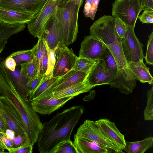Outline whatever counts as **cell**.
I'll return each mask as SVG.
<instances>
[{
  "label": "cell",
  "mask_w": 153,
  "mask_h": 153,
  "mask_svg": "<svg viewBox=\"0 0 153 153\" xmlns=\"http://www.w3.org/2000/svg\"><path fill=\"white\" fill-rule=\"evenodd\" d=\"M81 105L57 113L51 120L43 123L37 141L39 152L52 153L60 142L70 140L72 131L84 113Z\"/></svg>",
  "instance_id": "1"
},
{
  "label": "cell",
  "mask_w": 153,
  "mask_h": 153,
  "mask_svg": "<svg viewBox=\"0 0 153 153\" xmlns=\"http://www.w3.org/2000/svg\"><path fill=\"white\" fill-rule=\"evenodd\" d=\"M0 96L8 98L13 103L22 119L29 142L32 144L36 143L43 124L37 113L33 108L31 102L29 99H23L13 84L0 89Z\"/></svg>",
  "instance_id": "2"
},
{
  "label": "cell",
  "mask_w": 153,
  "mask_h": 153,
  "mask_svg": "<svg viewBox=\"0 0 153 153\" xmlns=\"http://www.w3.org/2000/svg\"><path fill=\"white\" fill-rule=\"evenodd\" d=\"M84 0H66L57 7L55 14L62 30L66 46L75 41L78 31L79 10Z\"/></svg>",
  "instance_id": "3"
},
{
  "label": "cell",
  "mask_w": 153,
  "mask_h": 153,
  "mask_svg": "<svg viewBox=\"0 0 153 153\" xmlns=\"http://www.w3.org/2000/svg\"><path fill=\"white\" fill-rule=\"evenodd\" d=\"M142 11L140 0H115L112 4L111 16L119 19L127 27L134 30Z\"/></svg>",
  "instance_id": "4"
},
{
  "label": "cell",
  "mask_w": 153,
  "mask_h": 153,
  "mask_svg": "<svg viewBox=\"0 0 153 153\" xmlns=\"http://www.w3.org/2000/svg\"><path fill=\"white\" fill-rule=\"evenodd\" d=\"M90 34L108 47L120 39L115 27V18L104 15L95 21L90 27Z\"/></svg>",
  "instance_id": "5"
},
{
  "label": "cell",
  "mask_w": 153,
  "mask_h": 153,
  "mask_svg": "<svg viewBox=\"0 0 153 153\" xmlns=\"http://www.w3.org/2000/svg\"><path fill=\"white\" fill-rule=\"evenodd\" d=\"M0 114L9 130L15 136L27 135L22 117L12 102L7 98L0 96Z\"/></svg>",
  "instance_id": "6"
},
{
  "label": "cell",
  "mask_w": 153,
  "mask_h": 153,
  "mask_svg": "<svg viewBox=\"0 0 153 153\" xmlns=\"http://www.w3.org/2000/svg\"><path fill=\"white\" fill-rule=\"evenodd\" d=\"M66 0H45L41 10L26 23L29 33L35 37L41 38L47 20L54 13L58 6Z\"/></svg>",
  "instance_id": "7"
},
{
  "label": "cell",
  "mask_w": 153,
  "mask_h": 153,
  "mask_svg": "<svg viewBox=\"0 0 153 153\" xmlns=\"http://www.w3.org/2000/svg\"><path fill=\"white\" fill-rule=\"evenodd\" d=\"M121 42L128 62L143 60L144 56L143 50V45L135 35L134 30L127 26L126 33L124 38L121 39Z\"/></svg>",
  "instance_id": "8"
},
{
  "label": "cell",
  "mask_w": 153,
  "mask_h": 153,
  "mask_svg": "<svg viewBox=\"0 0 153 153\" xmlns=\"http://www.w3.org/2000/svg\"><path fill=\"white\" fill-rule=\"evenodd\" d=\"M77 135L94 141L116 153L120 152L105 137L94 121L86 120L77 129Z\"/></svg>",
  "instance_id": "9"
},
{
  "label": "cell",
  "mask_w": 153,
  "mask_h": 153,
  "mask_svg": "<svg viewBox=\"0 0 153 153\" xmlns=\"http://www.w3.org/2000/svg\"><path fill=\"white\" fill-rule=\"evenodd\" d=\"M77 57L71 48L64 44L60 45L56 51V62L52 77H60L72 69Z\"/></svg>",
  "instance_id": "10"
},
{
  "label": "cell",
  "mask_w": 153,
  "mask_h": 153,
  "mask_svg": "<svg viewBox=\"0 0 153 153\" xmlns=\"http://www.w3.org/2000/svg\"><path fill=\"white\" fill-rule=\"evenodd\" d=\"M89 73L72 69L60 77L35 100L48 97L53 92L59 91L77 83L83 82L86 80Z\"/></svg>",
  "instance_id": "11"
},
{
  "label": "cell",
  "mask_w": 153,
  "mask_h": 153,
  "mask_svg": "<svg viewBox=\"0 0 153 153\" xmlns=\"http://www.w3.org/2000/svg\"><path fill=\"white\" fill-rule=\"evenodd\" d=\"M55 13L45 22L41 37L46 42L51 49H53L64 44L62 26L56 17Z\"/></svg>",
  "instance_id": "12"
},
{
  "label": "cell",
  "mask_w": 153,
  "mask_h": 153,
  "mask_svg": "<svg viewBox=\"0 0 153 153\" xmlns=\"http://www.w3.org/2000/svg\"><path fill=\"white\" fill-rule=\"evenodd\" d=\"M107 46L92 35L85 36L81 44L79 57L95 61L102 59Z\"/></svg>",
  "instance_id": "13"
},
{
  "label": "cell",
  "mask_w": 153,
  "mask_h": 153,
  "mask_svg": "<svg viewBox=\"0 0 153 153\" xmlns=\"http://www.w3.org/2000/svg\"><path fill=\"white\" fill-rule=\"evenodd\" d=\"M117 70L109 69L106 66L102 59L96 61L90 72L86 80L91 85H108L114 78Z\"/></svg>",
  "instance_id": "14"
},
{
  "label": "cell",
  "mask_w": 153,
  "mask_h": 153,
  "mask_svg": "<svg viewBox=\"0 0 153 153\" xmlns=\"http://www.w3.org/2000/svg\"><path fill=\"white\" fill-rule=\"evenodd\" d=\"M105 137L120 152L126 145L125 136L118 130L115 123L106 119H100L95 121Z\"/></svg>",
  "instance_id": "15"
},
{
  "label": "cell",
  "mask_w": 153,
  "mask_h": 153,
  "mask_svg": "<svg viewBox=\"0 0 153 153\" xmlns=\"http://www.w3.org/2000/svg\"><path fill=\"white\" fill-rule=\"evenodd\" d=\"M45 0H0V7L16 11L36 15Z\"/></svg>",
  "instance_id": "16"
},
{
  "label": "cell",
  "mask_w": 153,
  "mask_h": 153,
  "mask_svg": "<svg viewBox=\"0 0 153 153\" xmlns=\"http://www.w3.org/2000/svg\"><path fill=\"white\" fill-rule=\"evenodd\" d=\"M73 98V97L61 98L47 97L35 100L31 102V104L34 110L37 113L43 115H50Z\"/></svg>",
  "instance_id": "17"
},
{
  "label": "cell",
  "mask_w": 153,
  "mask_h": 153,
  "mask_svg": "<svg viewBox=\"0 0 153 153\" xmlns=\"http://www.w3.org/2000/svg\"><path fill=\"white\" fill-rule=\"evenodd\" d=\"M108 85L111 88H118L121 93L129 94L136 87V82L128 66L117 70L115 77Z\"/></svg>",
  "instance_id": "18"
},
{
  "label": "cell",
  "mask_w": 153,
  "mask_h": 153,
  "mask_svg": "<svg viewBox=\"0 0 153 153\" xmlns=\"http://www.w3.org/2000/svg\"><path fill=\"white\" fill-rule=\"evenodd\" d=\"M74 143L79 153H108L110 149H107L94 142L80 137L76 134L74 136Z\"/></svg>",
  "instance_id": "19"
},
{
  "label": "cell",
  "mask_w": 153,
  "mask_h": 153,
  "mask_svg": "<svg viewBox=\"0 0 153 153\" xmlns=\"http://www.w3.org/2000/svg\"><path fill=\"white\" fill-rule=\"evenodd\" d=\"M35 15L0 7V22L7 24H26L33 18Z\"/></svg>",
  "instance_id": "20"
},
{
  "label": "cell",
  "mask_w": 153,
  "mask_h": 153,
  "mask_svg": "<svg viewBox=\"0 0 153 153\" xmlns=\"http://www.w3.org/2000/svg\"><path fill=\"white\" fill-rule=\"evenodd\" d=\"M94 87L91 85L86 80L82 82L74 84L59 91L53 92L48 97L55 98L67 97H74L81 94L88 92Z\"/></svg>",
  "instance_id": "21"
},
{
  "label": "cell",
  "mask_w": 153,
  "mask_h": 153,
  "mask_svg": "<svg viewBox=\"0 0 153 153\" xmlns=\"http://www.w3.org/2000/svg\"><path fill=\"white\" fill-rule=\"evenodd\" d=\"M128 66L134 78L143 83L153 84V78L149 68L144 63L143 60L128 62Z\"/></svg>",
  "instance_id": "22"
},
{
  "label": "cell",
  "mask_w": 153,
  "mask_h": 153,
  "mask_svg": "<svg viewBox=\"0 0 153 153\" xmlns=\"http://www.w3.org/2000/svg\"><path fill=\"white\" fill-rule=\"evenodd\" d=\"M15 89L20 96L25 100L28 99V91L27 83L28 79L22 76L20 70L16 68L15 71H11L5 67Z\"/></svg>",
  "instance_id": "23"
},
{
  "label": "cell",
  "mask_w": 153,
  "mask_h": 153,
  "mask_svg": "<svg viewBox=\"0 0 153 153\" xmlns=\"http://www.w3.org/2000/svg\"><path fill=\"white\" fill-rule=\"evenodd\" d=\"M25 27V23L11 24L0 22V54L10 37L22 31Z\"/></svg>",
  "instance_id": "24"
},
{
  "label": "cell",
  "mask_w": 153,
  "mask_h": 153,
  "mask_svg": "<svg viewBox=\"0 0 153 153\" xmlns=\"http://www.w3.org/2000/svg\"><path fill=\"white\" fill-rule=\"evenodd\" d=\"M153 137H150L141 140L126 141L124 150L127 153H143L153 146Z\"/></svg>",
  "instance_id": "25"
},
{
  "label": "cell",
  "mask_w": 153,
  "mask_h": 153,
  "mask_svg": "<svg viewBox=\"0 0 153 153\" xmlns=\"http://www.w3.org/2000/svg\"><path fill=\"white\" fill-rule=\"evenodd\" d=\"M107 48L111 51L115 59L117 70L128 66L123 50L121 39L116 41Z\"/></svg>",
  "instance_id": "26"
},
{
  "label": "cell",
  "mask_w": 153,
  "mask_h": 153,
  "mask_svg": "<svg viewBox=\"0 0 153 153\" xmlns=\"http://www.w3.org/2000/svg\"><path fill=\"white\" fill-rule=\"evenodd\" d=\"M46 46L43 39L41 38L38 39L37 44L31 49L34 57L36 62L38 74L43 75L42 71V64L43 55Z\"/></svg>",
  "instance_id": "27"
},
{
  "label": "cell",
  "mask_w": 153,
  "mask_h": 153,
  "mask_svg": "<svg viewBox=\"0 0 153 153\" xmlns=\"http://www.w3.org/2000/svg\"><path fill=\"white\" fill-rule=\"evenodd\" d=\"M20 65L21 75L28 80L33 78L38 73L37 64L34 57L31 61L22 63Z\"/></svg>",
  "instance_id": "28"
},
{
  "label": "cell",
  "mask_w": 153,
  "mask_h": 153,
  "mask_svg": "<svg viewBox=\"0 0 153 153\" xmlns=\"http://www.w3.org/2000/svg\"><path fill=\"white\" fill-rule=\"evenodd\" d=\"M59 77H51L46 79L44 77L41 83L28 97L29 100L31 102L36 99L39 96L44 92L54 82L57 80Z\"/></svg>",
  "instance_id": "29"
},
{
  "label": "cell",
  "mask_w": 153,
  "mask_h": 153,
  "mask_svg": "<svg viewBox=\"0 0 153 153\" xmlns=\"http://www.w3.org/2000/svg\"><path fill=\"white\" fill-rule=\"evenodd\" d=\"M96 61L78 56L72 69L76 71L89 73L90 72Z\"/></svg>",
  "instance_id": "30"
},
{
  "label": "cell",
  "mask_w": 153,
  "mask_h": 153,
  "mask_svg": "<svg viewBox=\"0 0 153 153\" xmlns=\"http://www.w3.org/2000/svg\"><path fill=\"white\" fill-rule=\"evenodd\" d=\"M8 56L13 58L18 65L25 62H30L34 58V55L31 49L17 51L12 53Z\"/></svg>",
  "instance_id": "31"
},
{
  "label": "cell",
  "mask_w": 153,
  "mask_h": 153,
  "mask_svg": "<svg viewBox=\"0 0 153 153\" xmlns=\"http://www.w3.org/2000/svg\"><path fill=\"white\" fill-rule=\"evenodd\" d=\"M44 41L47 50L48 59L47 68L45 76V78L48 79L52 77L56 62V51L59 46L53 49H51L48 47L46 42Z\"/></svg>",
  "instance_id": "32"
},
{
  "label": "cell",
  "mask_w": 153,
  "mask_h": 153,
  "mask_svg": "<svg viewBox=\"0 0 153 153\" xmlns=\"http://www.w3.org/2000/svg\"><path fill=\"white\" fill-rule=\"evenodd\" d=\"M52 153H79L74 142L71 140L60 142L55 148Z\"/></svg>",
  "instance_id": "33"
},
{
  "label": "cell",
  "mask_w": 153,
  "mask_h": 153,
  "mask_svg": "<svg viewBox=\"0 0 153 153\" xmlns=\"http://www.w3.org/2000/svg\"><path fill=\"white\" fill-rule=\"evenodd\" d=\"M147 104L144 111V120H153V86L148 90L146 93Z\"/></svg>",
  "instance_id": "34"
},
{
  "label": "cell",
  "mask_w": 153,
  "mask_h": 153,
  "mask_svg": "<svg viewBox=\"0 0 153 153\" xmlns=\"http://www.w3.org/2000/svg\"><path fill=\"white\" fill-rule=\"evenodd\" d=\"M146 52L144 56L146 63L149 65L153 64V31L149 36Z\"/></svg>",
  "instance_id": "35"
},
{
  "label": "cell",
  "mask_w": 153,
  "mask_h": 153,
  "mask_svg": "<svg viewBox=\"0 0 153 153\" xmlns=\"http://www.w3.org/2000/svg\"><path fill=\"white\" fill-rule=\"evenodd\" d=\"M44 76L45 75H42L37 73L33 78L28 80L27 83L28 91V98L39 85Z\"/></svg>",
  "instance_id": "36"
},
{
  "label": "cell",
  "mask_w": 153,
  "mask_h": 153,
  "mask_svg": "<svg viewBox=\"0 0 153 153\" xmlns=\"http://www.w3.org/2000/svg\"><path fill=\"white\" fill-rule=\"evenodd\" d=\"M102 59L104 61L107 68L109 69L117 70V66L115 59L108 48Z\"/></svg>",
  "instance_id": "37"
},
{
  "label": "cell",
  "mask_w": 153,
  "mask_h": 153,
  "mask_svg": "<svg viewBox=\"0 0 153 153\" xmlns=\"http://www.w3.org/2000/svg\"><path fill=\"white\" fill-rule=\"evenodd\" d=\"M138 18L142 24L153 23V10L145 9Z\"/></svg>",
  "instance_id": "38"
},
{
  "label": "cell",
  "mask_w": 153,
  "mask_h": 153,
  "mask_svg": "<svg viewBox=\"0 0 153 153\" xmlns=\"http://www.w3.org/2000/svg\"><path fill=\"white\" fill-rule=\"evenodd\" d=\"M0 142L4 149L8 151L15 148L13 141L6 133L0 132Z\"/></svg>",
  "instance_id": "39"
},
{
  "label": "cell",
  "mask_w": 153,
  "mask_h": 153,
  "mask_svg": "<svg viewBox=\"0 0 153 153\" xmlns=\"http://www.w3.org/2000/svg\"><path fill=\"white\" fill-rule=\"evenodd\" d=\"M115 25L117 33L121 39L124 38L127 30V26L119 19L115 18Z\"/></svg>",
  "instance_id": "40"
},
{
  "label": "cell",
  "mask_w": 153,
  "mask_h": 153,
  "mask_svg": "<svg viewBox=\"0 0 153 153\" xmlns=\"http://www.w3.org/2000/svg\"><path fill=\"white\" fill-rule=\"evenodd\" d=\"M33 146L31 144H25L18 147L11 149L8 151L9 153H32Z\"/></svg>",
  "instance_id": "41"
},
{
  "label": "cell",
  "mask_w": 153,
  "mask_h": 153,
  "mask_svg": "<svg viewBox=\"0 0 153 153\" xmlns=\"http://www.w3.org/2000/svg\"><path fill=\"white\" fill-rule=\"evenodd\" d=\"M4 65L6 68L12 71H15L17 65L14 59L9 56L4 59Z\"/></svg>",
  "instance_id": "42"
},
{
  "label": "cell",
  "mask_w": 153,
  "mask_h": 153,
  "mask_svg": "<svg viewBox=\"0 0 153 153\" xmlns=\"http://www.w3.org/2000/svg\"><path fill=\"white\" fill-rule=\"evenodd\" d=\"M100 0H92L88 17L94 20Z\"/></svg>",
  "instance_id": "43"
},
{
  "label": "cell",
  "mask_w": 153,
  "mask_h": 153,
  "mask_svg": "<svg viewBox=\"0 0 153 153\" xmlns=\"http://www.w3.org/2000/svg\"><path fill=\"white\" fill-rule=\"evenodd\" d=\"M48 62L47 51L46 47L44 50L42 64V74L43 75H45L47 70Z\"/></svg>",
  "instance_id": "44"
},
{
  "label": "cell",
  "mask_w": 153,
  "mask_h": 153,
  "mask_svg": "<svg viewBox=\"0 0 153 153\" xmlns=\"http://www.w3.org/2000/svg\"><path fill=\"white\" fill-rule=\"evenodd\" d=\"M142 10L145 9L153 10V0H140Z\"/></svg>",
  "instance_id": "45"
},
{
  "label": "cell",
  "mask_w": 153,
  "mask_h": 153,
  "mask_svg": "<svg viewBox=\"0 0 153 153\" xmlns=\"http://www.w3.org/2000/svg\"><path fill=\"white\" fill-rule=\"evenodd\" d=\"M9 128L4 120L0 114V132L6 133Z\"/></svg>",
  "instance_id": "46"
},
{
  "label": "cell",
  "mask_w": 153,
  "mask_h": 153,
  "mask_svg": "<svg viewBox=\"0 0 153 153\" xmlns=\"http://www.w3.org/2000/svg\"><path fill=\"white\" fill-rule=\"evenodd\" d=\"M92 0H86L84 8L83 13L85 16L88 17V14L90 9Z\"/></svg>",
  "instance_id": "47"
},
{
  "label": "cell",
  "mask_w": 153,
  "mask_h": 153,
  "mask_svg": "<svg viewBox=\"0 0 153 153\" xmlns=\"http://www.w3.org/2000/svg\"><path fill=\"white\" fill-rule=\"evenodd\" d=\"M4 150L0 142V153L4 152Z\"/></svg>",
  "instance_id": "48"
}]
</instances>
